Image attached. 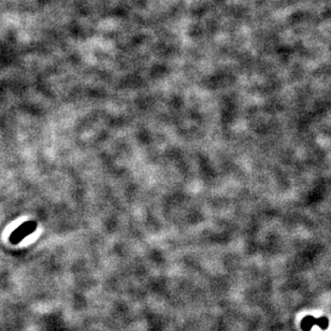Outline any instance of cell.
I'll use <instances>...</instances> for the list:
<instances>
[{
  "instance_id": "obj_1",
  "label": "cell",
  "mask_w": 331,
  "mask_h": 331,
  "mask_svg": "<svg viewBox=\"0 0 331 331\" xmlns=\"http://www.w3.org/2000/svg\"><path fill=\"white\" fill-rule=\"evenodd\" d=\"M38 224L35 221H25L17 229L13 230V232L9 237V241L11 244L17 245L18 243L22 242L24 239H26L28 236H30L33 232L37 229Z\"/></svg>"
},
{
  "instance_id": "obj_2",
  "label": "cell",
  "mask_w": 331,
  "mask_h": 331,
  "mask_svg": "<svg viewBox=\"0 0 331 331\" xmlns=\"http://www.w3.org/2000/svg\"><path fill=\"white\" fill-rule=\"evenodd\" d=\"M315 325H316V318L313 316H306L301 322V328L303 331H310Z\"/></svg>"
},
{
  "instance_id": "obj_3",
  "label": "cell",
  "mask_w": 331,
  "mask_h": 331,
  "mask_svg": "<svg viewBox=\"0 0 331 331\" xmlns=\"http://www.w3.org/2000/svg\"><path fill=\"white\" fill-rule=\"evenodd\" d=\"M316 326H318L322 330H326L329 327V319L325 316L316 318Z\"/></svg>"
}]
</instances>
